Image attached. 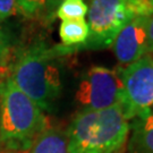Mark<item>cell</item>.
Returning a JSON list of instances; mask_svg holds the SVG:
<instances>
[{
	"label": "cell",
	"instance_id": "5",
	"mask_svg": "<svg viewBox=\"0 0 153 153\" xmlns=\"http://www.w3.org/2000/svg\"><path fill=\"white\" fill-rule=\"evenodd\" d=\"M88 39L76 51L105 49L112 45L121 28L131 19L126 0H90L88 6Z\"/></svg>",
	"mask_w": 153,
	"mask_h": 153
},
{
	"label": "cell",
	"instance_id": "13",
	"mask_svg": "<svg viewBox=\"0 0 153 153\" xmlns=\"http://www.w3.org/2000/svg\"><path fill=\"white\" fill-rule=\"evenodd\" d=\"M47 0H18L19 8L23 15L33 17L44 10Z\"/></svg>",
	"mask_w": 153,
	"mask_h": 153
},
{
	"label": "cell",
	"instance_id": "6",
	"mask_svg": "<svg viewBox=\"0 0 153 153\" xmlns=\"http://www.w3.org/2000/svg\"><path fill=\"white\" fill-rule=\"evenodd\" d=\"M123 82L120 68L93 66L78 84L75 101L82 110H102L120 103Z\"/></svg>",
	"mask_w": 153,
	"mask_h": 153
},
{
	"label": "cell",
	"instance_id": "7",
	"mask_svg": "<svg viewBox=\"0 0 153 153\" xmlns=\"http://www.w3.org/2000/svg\"><path fill=\"white\" fill-rule=\"evenodd\" d=\"M148 18H131L116 36L111 47L117 60L123 65H129L148 53Z\"/></svg>",
	"mask_w": 153,
	"mask_h": 153
},
{
	"label": "cell",
	"instance_id": "12",
	"mask_svg": "<svg viewBox=\"0 0 153 153\" xmlns=\"http://www.w3.org/2000/svg\"><path fill=\"white\" fill-rule=\"evenodd\" d=\"M126 7L131 18L153 15V0H126Z\"/></svg>",
	"mask_w": 153,
	"mask_h": 153
},
{
	"label": "cell",
	"instance_id": "1",
	"mask_svg": "<svg viewBox=\"0 0 153 153\" xmlns=\"http://www.w3.org/2000/svg\"><path fill=\"white\" fill-rule=\"evenodd\" d=\"M129 121L121 104L102 110L78 111L67 131L69 153H123Z\"/></svg>",
	"mask_w": 153,
	"mask_h": 153
},
{
	"label": "cell",
	"instance_id": "2",
	"mask_svg": "<svg viewBox=\"0 0 153 153\" xmlns=\"http://www.w3.org/2000/svg\"><path fill=\"white\" fill-rule=\"evenodd\" d=\"M65 56L60 44L52 48L35 43L18 55L10 78L16 86L41 108L50 111L61 91L58 58Z\"/></svg>",
	"mask_w": 153,
	"mask_h": 153
},
{
	"label": "cell",
	"instance_id": "14",
	"mask_svg": "<svg viewBox=\"0 0 153 153\" xmlns=\"http://www.w3.org/2000/svg\"><path fill=\"white\" fill-rule=\"evenodd\" d=\"M17 14H22L18 0H0V24Z\"/></svg>",
	"mask_w": 153,
	"mask_h": 153
},
{
	"label": "cell",
	"instance_id": "17",
	"mask_svg": "<svg viewBox=\"0 0 153 153\" xmlns=\"http://www.w3.org/2000/svg\"><path fill=\"white\" fill-rule=\"evenodd\" d=\"M62 0H47L45 1V6H44V10L47 11V16L51 17L53 15V13H56L58 6L60 5V2Z\"/></svg>",
	"mask_w": 153,
	"mask_h": 153
},
{
	"label": "cell",
	"instance_id": "15",
	"mask_svg": "<svg viewBox=\"0 0 153 153\" xmlns=\"http://www.w3.org/2000/svg\"><path fill=\"white\" fill-rule=\"evenodd\" d=\"M10 48V35L0 24V56L4 58Z\"/></svg>",
	"mask_w": 153,
	"mask_h": 153
},
{
	"label": "cell",
	"instance_id": "11",
	"mask_svg": "<svg viewBox=\"0 0 153 153\" xmlns=\"http://www.w3.org/2000/svg\"><path fill=\"white\" fill-rule=\"evenodd\" d=\"M88 5L84 0H62L56 10V16L61 21L85 19Z\"/></svg>",
	"mask_w": 153,
	"mask_h": 153
},
{
	"label": "cell",
	"instance_id": "3",
	"mask_svg": "<svg viewBox=\"0 0 153 153\" xmlns=\"http://www.w3.org/2000/svg\"><path fill=\"white\" fill-rule=\"evenodd\" d=\"M44 129L45 117L38 104L10 77L0 83V143L11 150H26Z\"/></svg>",
	"mask_w": 153,
	"mask_h": 153
},
{
	"label": "cell",
	"instance_id": "8",
	"mask_svg": "<svg viewBox=\"0 0 153 153\" xmlns=\"http://www.w3.org/2000/svg\"><path fill=\"white\" fill-rule=\"evenodd\" d=\"M127 140L128 153H153V111L131 120Z\"/></svg>",
	"mask_w": 153,
	"mask_h": 153
},
{
	"label": "cell",
	"instance_id": "9",
	"mask_svg": "<svg viewBox=\"0 0 153 153\" xmlns=\"http://www.w3.org/2000/svg\"><path fill=\"white\" fill-rule=\"evenodd\" d=\"M30 153H69L67 133L55 128L44 129L33 142Z\"/></svg>",
	"mask_w": 153,
	"mask_h": 153
},
{
	"label": "cell",
	"instance_id": "4",
	"mask_svg": "<svg viewBox=\"0 0 153 153\" xmlns=\"http://www.w3.org/2000/svg\"><path fill=\"white\" fill-rule=\"evenodd\" d=\"M123 82L121 108L131 121L153 111V57L144 56L126 67H120Z\"/></svg>",
	"mask_w": 153,
	"mask_h": 153
},
{
	"label": "cell",
	"instance_id": "16",
	"mask_svg": "<svg viewBox=\"0 0 153 153\" xmlns=\"http://www.w3.org/2000/svg\"><path fill=\"white\" fill-rule=\"evenodd\" d=\"M148 53L153 52V15L148 18Z\"/></svg>",
	"mask_w": 153,
	"mask_h": 153
},
{
	"label": "cell",
	"instance_id": "18",
	"mask_svg": "<svg viewBox=\"0 0 153 153\" xmlns=\"http://www.w3.org/2000/svg\"><path fill=\"white\" fill-rule=\"evenodd\" d=\"M2 59H4V58H2L1 56H0V66H1V62H2Z\"/></svg>",
	"mask_w": 153,
	"mask_h": 153
},
{
	"label": "cell",
	"instance_id": "10",
	"mask_svg": "<svg viewBox=\"0 0 153 153\" xmlns=\"http://www.w3.org/2000/svg\"><path fill=\"white\" fill-rule=\"evenodd\" d=\"M88 25L85 19L61 21L59 27L61 44L68 47L71 53L75 52L76 48L88 41Z\"/></svg>",
	"mask_w": 153,
	"mask_h": 153
}]
</instances>
